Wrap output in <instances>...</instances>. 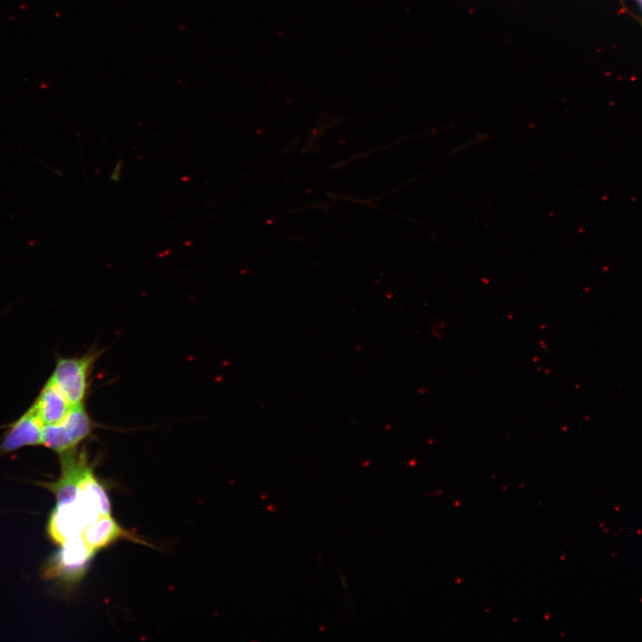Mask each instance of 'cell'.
<instances>
[{
	"mask_svg": "<svg viewBox=\"0 0 642 642\" xmlns=\"http://www.w3.org/2000/svg\"><path fill=\"white\" fill-rule=\"evenodd\" d=\"M101 355L91 350L79 357L58 358L49 378L72 406L85 404L93 366Z\"/></svg>",
	"mask_w": 642,
	"mask_h": 642,
	"instance_id": "obj_1",
	"label": "cell"
},
{
	"mask_svg": "<svg viewBox=\"0 0 642 642\" xmlns=\"http://www.w3.org/2000/svg\"><path fill=\"white\" fill-rule=\"evenodd\" d=\"M94 429V421L85 404L73 406L62 420L44 426L42 445L61 455L77 449Z\"/></svg>",
	"mask_w": 642,
	"mask_h": 642,
	"instance_id": "obj_2",
	"label": "cell"
},
{
	"mask_svg": "<svg viewBox=\"0 0 642 642\" xmlns=\"http://www.w3.org/2000/svg\"><path fill=\"white\" fill-rule=\"evenodd\" d=\"M100 517L76 498L66 503H56L48 522V533L55 543L62 545L81 536L83 530Z\"/></svg>",
	"mask_w": 642,
	"mask_h": 642,
	"instance_id": "obj_3",
	"label": "cell"
},
{
	"mask_svg": "<svg viewBox=\"0 0 642 642\" xmlns=\"http://www.w3.org/2000/svg\"><path fill=\"white\" fill-rule=\"evenodd\" d=\"M44 425L29 407L7 429L0 443V454L43 443Z\"/></svg>",
	"mask_w": 642,
	"mask_h": 642,
	"instance_id": "obj_4",
	"label": "cell"
},
{
	"mask_svg": "<svg viewBox=\"0 0 642 642\" xmlns=\"http://www.w3.org/2000/svg\"><path fill=\"white\" fill-rule=\"evenodd\" d=\"M72 407L62 391L48 379L30 408L45 426L62 420Z\"/></svg>",
	"mask_w": 642,
	"mask_h": 642,
	"instance_id": "obj_5",
	"label": "cell"
},
{
	"mask_svg": "<svg viewBox=\"0 0 642 642\" xmlns=\"http://www.w3.org/2000/svg\"><path fill=\"white\" fill-rule=\"evenodd\" d=\"M61 546L54 563V572L70 577L78 576L83 572L95 554V550L86 544L81 536L75 537Z\"/></svg>",
	"mask_w": 642,
	"mask_h": 642,
	"instance_id": "obj_6",
	"label": "cell"
},
{
	"mask_svg": "<svg viewBox=\"0 0 642 642\" xmlns=\"http://www.w3.org/2000/svg\"><path fill=\"white\" fill-rule=\"evenodd\" d=\"M86 544L96 551L122 538H132L111 516L104 515L87 525L81 533Z\"/></svg>",
	"mask_w": 642,
	"mask_h": 642,
	"instance_id": "obj_7",
	"label": "cell"
},
{
	"mask_svg": "<svg viewBox=\"0 0 642 642\" xmlns=\"http://www.w3.org/2000/svg\"><path fill=\"white\" fill-rule=\"evenodd\" d=\"M86 507L100 516L111 514L108 494L91 469L80 480L75 497Z\"/></svg>",
	"mask_w": 642,
	"mask_h": 642,
	"instance_id": "obj_8",
	"label": "cell"
},
{
	"mask_svg": "<svg viewBox=\"0 0 642 642\" xmlns=\"http://www.w3.org/2000/svg\"><path fill=\"white\" fill-rule=\"evenodd\" d=\"M638 2L640 3V4H641V6H642V0H638Z\"/></svg>",
	"mask_w": 642,
	"mask_h": 642,
	"instance_id": "obj_9",
	"label": "cell"
}]
</instances>
